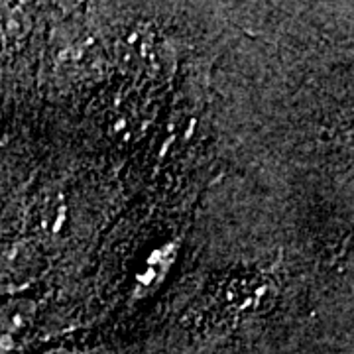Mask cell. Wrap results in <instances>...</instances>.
<instances>
[{
    "instance_id": "cell-3",
    "label": "cell",
    "mask_w": 354,
    "mask_h": 354,
    "mask_svg": "<svg viewBox=\"0 0 354 354\" xmlns=\"http://www.w3.org/2000/svg\"><path fill=\"white\" fill-rule=\"evenodd\" d=\"M26 20L20 10L8 4H0V38H20L26 32Z\"/></svg>"
},
{
    "instance_id": "cell-2",
    "label": "cell",
    "mask_w": 354,
    "mask_h": 354,
    "mask_svg": "<svg viewBox=\"0 0 354 354\" xmlns=\"http://www.w3.org/2000/svg\"><path fill=\"white\" fill-rule=\"evenodd\" d=\"M34 325V305L24 299L0 305V354H16Z\"/></svg>"
},
{
    "instance_id": "cell-1",
    "label": "cell",
    "mask_w": 354,
    "mask_h": 354,
    "mask_svg": "<svg viewBox=\"0 0 354 354\" xmlns=\"http://www.w3.org/2000/svg\"><path fill=\"white\" fill-rule=\"evenodd\" d=\"M268 293H270V286L266 279L256 278V276L228 278L218 288L216 304L221 307L216 309H225L230 315L250 313L252 309L262 307Z\"/></svg>"
}]
</instances>
